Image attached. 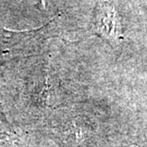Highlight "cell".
Returning a JSON list of instances; mask_svg holds the SVG:
<instances>
[{"mask_svg":"<svg viewBox=\"0 0 147 147\" xmlns=\"http://www.w3.org/2000/svg\"><path fill=\"white\" fill-rule=\"evenodd\" d=\"M96 29L99 34L110 40H117L122 37L121 24L114 6L101 4L96 13Z\"/></svg>","mask_w":147,"mask_h":147,"instance_id":"1","label":"cell"}]
</instances>
